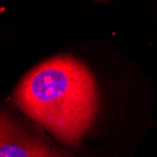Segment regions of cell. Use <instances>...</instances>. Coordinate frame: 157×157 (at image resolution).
<instances>
[{
  "label": "cell",
  "mask_w": 157,
  "mask_h": 157,
  "mask_svg": "<svg viewBox=\"0 0 157 157\" xmlns=\"http://www.w3.org/2000/svg\"><path fill=\"white\" fill-rule=\"evenodd\" d=\"M25 116L67 147H77L91 128L98 91L87 66L70 56H56L36 66L13 92Z\"/></svg>",
  "instance_id": "obj_1"
},
{
  "label": "cell",
  "mask_w": 157,
  "mask_h": 157,
  "mask_svg": "<svg viewBox=\"0 0 157 157\" xmlns=\"http://www.w3.org/2000/svg\"><path fill=\"white\" fill-rule=\"evenodd\" d=\"M0 157H75L11 110L0 105Z\"/></svg>",
  "instance_id": "obj_2"
},
{
  "label": "cell",
  "mask_w": 157,
  "mask_h": 157,
  "mask_svg": "<svg viewBox=\"0 0 157 157\" xmlns=\"http://www.w3.org/2000/svg\"><path fill=\"white\" fill-rule=\"evenodd\" d=\"M5 10V8L4 7H2V8H0V13H1V12H3Z\"/></svg>",
  "instance_id": "obj_3"
}]
</instances>
